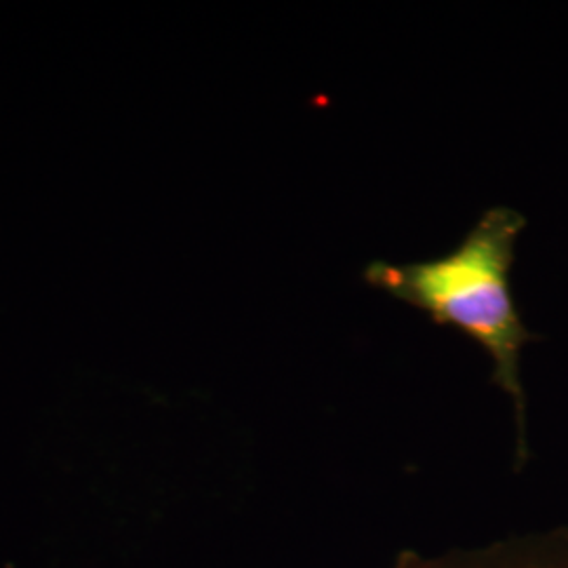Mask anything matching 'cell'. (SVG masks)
<instances>
[{
    "mask_svg": "<svg viewBox=\"0 0 568 568\" xmlns=\"http://www.w3.org/2000/svg\"><path fill=\"white\" fill-rule=\"evenodd\" d=\"M525 225L518 211L495 206L447 255L403 265L373 262L365 270L366 283L426 312L436 325L459 328L487 352L493 384L508 392L516 408L518 464L527 459L520 352L537 339L520 321L509 278Z\"/></svg>",
    "mask_w": 568,
    "mask_h": 568,
    "instance_id": "cell-1",
    "label": "cell"
},
{
    "mask_svg": "<svg viewBox=\"0 0 568 568\" xmlns=\"http://www.w3.org/2000/svg\"><path fill=\"white\" fill-rule=\"evenodd\" d=\"M396 568H568V532L516 537L487 548L455 549L434 558L405 551Z\"/></svg>",
    "mask_w": 568,
    "mask_h": 568,
    "instance_id": "cell-2",
    "label": "cell"
}]
</instances>
